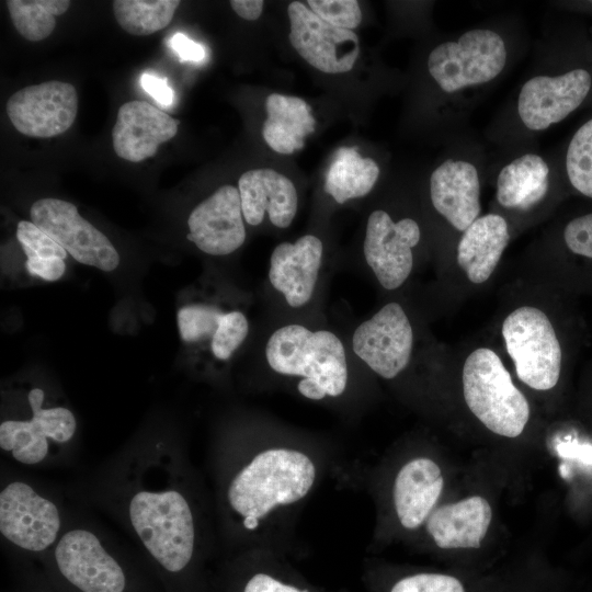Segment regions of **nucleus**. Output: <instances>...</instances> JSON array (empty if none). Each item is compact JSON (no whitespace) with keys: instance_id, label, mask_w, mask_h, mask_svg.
Here are the masks:
<instances>
[{"instance_id":"obj_30","label":"nucleus","mask_w":592,"mask_h":592,"mask_svg":"<svg viewBox=\"0 0 592 592\" xmlns=\"http://www.w3.org/2000/svg\"><path fill=\"white\" fill-rule=\"evenodd\" d=\"M223 311L206 304H192L179 308L177 323L181 339L196 343L215 334Z\"/></svg>"},{"instance_id":"obj_14","label":"nucleus","mask_w":592,"mask_h":592,"mask_svg":"<svg viewBox=\"0 0 592 592\" xmlns=\"http://www.w3.org/2000/svg\"><path fill=\"white\" fill-rule=\"evenodd\" d=\"M420 240V228L411 218L395 223L384 210L367 220L364 255L379 284L386 289L401 286L413 265L412 248Z\"/></svg>"},{"instance_id":"obj_19","label":"nucleus","mask_w":592,"mask_h":592,"mask_svg":"<svg viewBox=\"0 0 592 592\" xmlns=\"http://www.w3.org/2000/svg\"><path fill=\"white\" fill-rule=\"evenodd\" d=\"M322 261V242L305 235L294 243L282 242L272 252L269 278L291 307L307 304L315 291Z\"/></svg>"},{"instance_id":"obj_2","label":"nucleus","mask_w":592,"mask_h":592,"mask_svg":"<svg viewBox=\"0 0 592 592\" xmlns=\"http://www.w3.org/2000/svg\"><path fill=\"white\" fill-rule=\"evenodd\" d=\"M124 515L150 557L177 573L192 561L198 542L197 515L187 490L162 476V481L134 483L125 494Z\"/></svg>"},{"instance_id":"obj_9","label":"nucleus","mask_w":592,"mask_h":592,"mask_svg":"<svg viewBox=\"0 0 592 592\" xmlns=\"http://www.w3.org/2000/svg\"><path fill=\"white\" fill-rule=\"evenodd\" d=\"M57 504L23 480L0 491V533L13 546L31 553L53 547L61 534Z\"/></svg>"},{"instance_id":"obj_36","label":"nucleus","mask_w":592,"mask_h":592,"mask_svg":"<svg viewBox=\"0 0 592 592\" xmlns=\"http://www.w3.org/2000/svg\"><path fill=\"white\" fill-rule=\"evenodd\" d=\"M242 592H308L306 589L282 581L266 573L257 572L246 582Z\"/></svg>"},{"instance_id":"obj_16","label":"nucleus","mask_w":592,"mask_h":592,"mask_svg":"<svg viewBox=\"0 0 592 592\" xmlns=\"http://www.w3.org/2000/svg\"><path fill=\"white\" fill-rule=\"evenodd\" d=\"M242 217L238 187L224 185L191 212L186 238L207 254H229L244 242Z\"/></svg>"},{"instance_id":"obj_31","label":"nucleus","mask_w":592,"mask_h":592,"mask_svg":"<svg viewBox=\"0 0 592 592\" xmlns=\"http://www.w3.org/2000/svg\"><path fill=\"white\" fill-rule=\"evenodd\" d=\"M16 239L26 255V270L44 262L65 260L68 255L57 242L32 221L21 220L18 224Z\"/></svg>"},{"instance_id":"obj_24","label":"nucleus","mask_w":592,"mask_h":592,"mask_svg":"<svg viewBox=\"0 0 592 592\" xmlns=\"http://www.w3.org/2000/svg\"><path fill=\"white\" fill-rule=\"evenodd\" d=\"M267 117L262 135L276 152L289 155L304 147L305 138L315 132V117L306 101L297 96L272 93L266 98Z\"/></svg>"},{"instance_id":"obj_39","label":"nucleus","mask_w":592,"mask_h":592,"mask_svg":"<svg viewBox=\"0 0 592 592\" xmlns=\"http://www.w3.org/2000/svg\"><path fill=\"white\" fill-rule=\"evenodd\" d=\"M264 2L262 0H232V10L248 21L258 20L262 13Z\"/></svg>"},{"instance_id":"obj_5","label":"nucleus","mask_w":592,"mask_h":592,"mask_svg":"<svg viewBox=\"0 0 592 592\" xmlns=\"http://www.w3.org/2000/svg\"><path fill=\"white\" fill-rule=\"evenodd\" d=\"M502 335L521 382L536 390L556 386L561 349L545 312L531 306L515 309L503 321Z\"/></svg>"},{"instance_id":"obj_22","label":"nucleus","mask_w":592,"mask_h":592,"mask_svg":"<svg viewBox=\"0 0 592 592\" xmlns=\"http://www.w3.org/2000/svg\"><path fill=\"white\" fill-rule=\"evenodd\" d=\"M241 208L247 224L257 226L267 212L271 223L288 227L297 212V192L293 182L273 169L244 172L238 181Z\"/></svg>"},{"instance_id":"obj_13","label":"nucleus","mask_w":592,"mask_h":592,"mask_svg":"<svg viewBox=\"0 0 592 592\" xmlns=\"http://www.w3.org/2000/svg\"><path fill=\"white\" fill-rule=\"evenodd\" d=\"M413 343L409 319L397 303H389L353 334L354 353L376 374L395 378L408 365Z\"/></svg>"},{"instance_id":"obj_38","label":"nucleus","mask_w":592,"mask_h":592,"mask_svg":"<svg viewBox=\"0 0 592 592\" xmlns=\"http://www.w3.org/2000/svg\"><path fill=\"white\" fill-rule=\"evenodd\" d=\"M170 46L178 54L181 61L197 62L205 57L204 47L180 32L170 38Z\"/></svg>"},{"instance_id":"obj_15","label":"nucleus","mask_w":592,"mask_h":592,"mask_svg":"<svg viewBox=\"0 0 592 592\" xmlns=\"http://www.w3.org/2000/svg\"><path fill=\"white\" fill-rule=\"evenodd\" d=\"M590 88L591 76L584 69H574L557 77L536 76L521 89L519 115L528 129H546L573 112Z\"/></svg>"},{"instance_id":"obj_32","label":"nucleus","mask_w":592,"mask_h":592,"mask_svg":"<svg viewBox=\"0 0 592 592\" xmlns=\"http://www.w3.org/2000/svg\"><path fill=\"white\" fill-rule=\"evenodd\" d=\"M249 332L246 316L238 310L223 312L217 330L210 341L213 355L219 361H227L241 345Z\"/></svg>"},{"instance_id":"obj_8","label":"nucleus","mask_w":592,"mask_h":592,"mask_svg":"<svg viewBox=\"0 0 592 592\" xmlns=\"http://www.w3.org/2000/svg\"><path fill=\"white\" fill-rule=\"evenodd\" d=\"M30 217L77 262L104 272L118 266L116 248L79 214L75 204L55 197L41 198L32 204Z\"/></svg>"},{"instance_id":"obj_28","label":"nucleus","mask_w":592,"mask_h":592,"mask_svg":"<svg viewBox=\"0 0 592 592\" xmlns=\"http://www.w3.org/2000/svg\"><path fill=\"white\" fill-rule=\"evenodd\" d=\"M11 21L27 41L38 42L48 37L56 26L55 16L65 13L68 0H8Z\"/></svg>"},{"instance_id":"obj_6","label":"nucleus","mask_w":592,"mask_h":592,"mask_svg":"<svg viewBox=\"0 0 592 592\" xmlns=\"http://www.w3.org/2000/svg\"><path fill=\"white\" fill-rule=\"evenodd\" d=\"M506 62L502 37L490 30H471L445 42L429 55L430 75L447 93L494 79Z\"/></svg>"},{"instance_id":"obj_26","label":"nucleus","mask_w":592,"mask_h":592,"mask_svg":"<svg viewBox=\"0 0 592 592\" xmlns=\"http://www.w3.org/2000/svg\"><path fill=\"white\" fill-rule=\"evenodd\" d=\"M379 175L377 163L371 158H362L357 147H340L330 164L325 191L339 204L366 195Z\"/></svg>"},{"instance_id":"obj_25","label":"nucleus","mask_w":592,"mask_h":592,"mask_svg":"<svg viewBox=\"0 0 592 592\" xmlns=\"http://www.w3.org/2000/svg\"><path fill=\"white\" fill-rule=\"evenodd\" d=\"M549 168L544 159L526 153L506 164L497 180V200L508 208L528 209L548 190Z\"/></svg>"},{"instance_id":"obj_37","label":"nucleus","mask_w":592,"mask_h":592,"mask_svg":"<svg viewBox=\"0 0 592 592\" xmlns=\"http://www.w3.org/2000/svg\"><path fill=\"white\" fill-rule=\"evenodd\" d=\"M143 89L159 104L170 106L173 102V90L169 87L167 78L151 73H144L140 78Z\"/></svg>"},{"instance_id":"obj_1","label":"nucleus","mask_w":592,"mask_h":592,"mask_svg":"<svg viewBox=\"0 0 592 592\" xmlns=\"http://www.w3.org/2000/svg\"><path fill=\"white\" fill-rule=\"evenodd\" d=\"M319 465L311 453L273 445L246 453L226 470L220 497L232 522L255 533L280 513L301 503L315 488Z\"/></svg>"},{"instance_id":"obj_10","label":"nucleus","mask_w":592,"mask_h":592,"mask_svg":"<svg viewBox=\"0 0 592 592\" xmlns=\"http://www.w3.org/2000/svg\"><path fill=\"white\" fill-rule=\"evenodd\" d=\"M53 547L57 569L81 592H124L125 572L93 531L69 528Z\"/></svg>"},{"instance_id":"obj_35","label":"nucleus","mask_w":592,"mask_h":592,"mask_svg":"<svg viewBox=\"0 0 592 592\" xmlns=\"http://www.w3.org/2000/svg\"><path fill=\"white\" fill-rule=\"evenodd\" d=\"M563 237L573 253L592 259V213L572 219L566 226Z\"/></svg>"},{"instance_id":"obj_17","label":"nucleus","mask_w":592,"mask_h":592,"mask_svg":"<svg viewBox=\"0 0 592 592\" xmlns=\"http://www.w3.org/2000/svg\"><path fill=\"white\" fill-rule=\"evenodd\" d=\"M443 487V473L435 460L428 456L407 460L398 469L391 487V503L399 525L406 531L424 526Z\"/></svg>"},{"instance_id":"obj_3","label":"nucleus","mask_w":592,"mask_h":592,"mask_svg":"<svg viewBox=\"0 0 592 592\" xmlns=\"http://www.w3.org/2000/svg\"><path fill=\"white\" fill-rule=\"evenodd\" d=\"M265 356L274 372L301 377L297 389L307 399L339 397L346 388L345 351L330 331H311L300 325L282 327L270 337Z\"/></svg>"},{"instance_id":"obj_7","label":"nucleus","mask_w":592,"mask_h":592,"mask_svg":"<svg viewBox=\"0 0 592 592\" xmlns=\"http://www.w3.org/2000/svg\"><path fill=\"white\" fill-rule=\"evenodd\" d=\"M45 392L33 387L27 392L29 419H5L0 424V447L23 465H38L50 454L52 445L68 443L76 433L77 420L64 406L44 407Z\"/></svg>"},{"instance_id":"obj_29","label":"nucleus","mask_w":592,"mask_h":592,"mask_svg":"<svg viewBox=\"0 0 592 592\" xmlns=\"http://www.w3.org/2000/svg\"><path fill=\"white\" fill-rule=\"evenodd\" d=\"M566 168L573 187L592 198V118L572 137L567 151Z\"/></svg>"},{"instance_id":"obj_11","label":"nucleus","mask_w":592,"mask_h":592,"mask_svg":"<svg viewBox=\"0 0 592 592\" xmlns=\"http://www.w3.org/2000/svg\"><path fill=\"white\" fill-rule=\"evenodd\" d=\"M287 14L291 44L309 65L326 73L353 68L360 54L358 37L353 31L329 24L299 1L288 4Z\"/></svg>"},{"instance_id":"obj_21","label":"nucleus","mask_w":592,"mask_h":592,"mask_svg":"<svg viewBox=\"0 0 592 592\" xmlns=\"http://www.w3.org/2000/svg\"><path fill=\"white\" fill-rule=\"evenodd\" d=\"M434 208L459 231L469 227L480 214V183L475 166L448 159L430 179Z\"/></svg>"},{"instance_id":"obj_23","label":"nucleus","mask_w":592,"mask_h":592,"mask_svg":"<svg viewBox=\"0 0 592 592\" xmlns=\"http://www.w3.org/2000/svg\"><path fill=\"white\" fill-rule=\"evenodd\" d=\"M508 242V224L502 216L478 217L463 231L457 247L458 265L470 282L483 283L493 273Z\"/></svg>"},{"instance_id":"obj_20","label":"nucleus","mask_w":592,"mask_h":592,"mask_svg":"<svg viewBox=\"0 0 592 592\" xmlns=\"http://www.w3.org/2000/svg\"><path fill=\"white\" fill-rule=\"evenodd\" d=\"M492 520L490 503L481 496H470L436 506L424 527L440 549H478Z\"/></svg>"},{"instance_id":"obj_4","label":"nucleus","mask_w":592,"mask_h":592,"mask_svg":"<svg viewBox=\"0 0 592 592\" xmlns=\"http://www.w3.org/2000/svg\"><path fill=\"white\" fill-rule=\"evenodd\" d=\"M463 394L473 414L491 432L517 437L530 419L525 396L490 349L475 350L463 366Z\"/></svg>"},{"instance_id":"obj_34","label":"nucleus","mask_w":592,"mask_h":592,"mask_svg":"<svg viewBox=\"0 0 592 592\" xmlns=\"http://www.w3.org/2000/svg\"><path fill=\"white\" fill-rule=\"evenodd\" d=\"M309 9L329 24L353 30L362 20L358 2L355 0H309Z\"/></svg>"},{"instance_id":"obj_18","label":"nucleus","mask_w":592,"mask_h":592,"mask_svg":"<svg viewBox=\"0 0 592 592\" xmlns=\"http://www.w3.org/2000/svg\"><path fill=\"white\" fill-rule=\"evenodd\" d=\"M180 122L145 101L121 105L112 129L115 153L127 161L139 162L156 155L160 144L172 139Z\"/></svg>"},{"instance_id":"obj_33","label":"nucleus","mask_w":592,"mask_h":592,"mask_svg":"<svg viewBox=\"0 0 592 592\" xmlns=\"http://www.w3.org/2000/svg\"><path fill=\"white\" fill-rule=\"evenodd\" d=\"M388 592H469L456 574L437 571H419L396 580Z\"/></svg>"},{"instance_id":"obj_12","label":"nucleus","mask_w":592,"mask_h":592,"mask_svg":"<svg viewBox=\"0 0 592 592\" xmlns=\"http://www.w3.org/2000/svg\"><path fill=\"white\" fill-rule=\"evenodd\" d=\"M7 114L18 132L33 138H50L68 130L78 112V95L71 83L47 81L14 92Z\"/></svg>"},{"instance_id":"obj_27","label":"nucleus","mask_w":592,"mask_h":592,"mask_svg":"<svg viewBox=\"0 0 592 592\" xmlns=\"http://www.w3.org/2000/svg\"><path fill=\"white\" fill-rule=\"evenodd\" d=\"M179 0H115L114 16L127 33L149 35L164 29L172 20Z\"/></svg>"}]
</instances>
